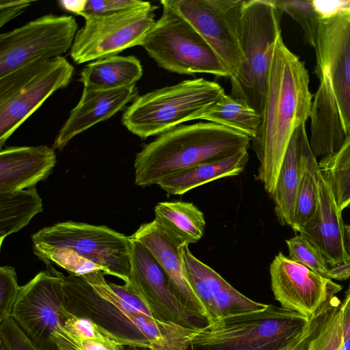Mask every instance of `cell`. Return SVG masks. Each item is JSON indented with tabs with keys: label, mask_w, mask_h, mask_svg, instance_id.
Instances as JSON below:
<instances>
[{
	"label": "cell",
	"mask_w": 350,
	"mask_h": 350,
	"mask_svg": "<svg viewBox=\"0 0 350 350\" xmlns=\"http://www.w3.org/2000/svg\"><path fill=\"white\" fill-rule=\"evenodd\" d=\"M312 97L304 62L285 45L275 44L262 120L252 146L259 162L256 178L271 196L291 137L310 114Z\"/></svg>",
	"instance_id": "1"
},
{
	"label": "cell",
	"mask_w": 350,
	"mask_h": 350,
	"mask_svg": "<svg viewBox=\"0 0 350 350\" xmlns=\"http://www.w3.org/2000/svg\"><path fill=\"white\" fill-rule=\"evenodd\" d=\"M252 139L211 122L178 126L145 145L134 161L135 183L148 187L186 169L248 150Z\"/></svg>",
	"instance_id": "2"
},
{
	"label": "cell",
	"mask_w": 350,
	"mask_h": 350,
	"mask_svg": "<svg viewBox=\"0 0 350 350\" xmlns=\"http://www.w3.org/2000/svg\"><path fill=\"white\" fill-rule=\"evenodd\" d=\"M104 275L101 271L64 275V307L77 317L92 320L121 345L147 347L144 329L153 315L124 284L107 282Z\"/></svg>",
	"instance_id": "3"
},
{
	"label": "cell",
	"mask_w": 350,
	"mask_h": 350,
	"mask_svg": "<svg viewBox=\"0 0 350 350\" xmlns=\"http://www.w3.org/2000/svg\"><path fill=\"white\" fill-rule=\"evenodd\" d=\"M310 321L297 312L268 304L262 310L197 327L189 350H280L299 338Z\"/></svg>",
	"instance_id": "4"
},
{
	"label": "cell",
	"mask_w": 350,
	"mask_h": 350,
	"mask_svg": "<svg viewBox=\"0 0 350 350\" xmlns=\"http://www.w3.org/2000/svg\"><path fill=\"white\" fill-rule=\"evenodd\" d=\"M282 13L274 0H243L241 7L239 36L243 60L237 75L230 79V95L261 118L273 49L282 36Z\"/></svg>",
	"instance_id": "5"
},
{
	"label": "cell",
	"mask_w": 350,
	"mask_h": 350,
	"mask_svg": "<svg viewBox=\"0 0 350 350\" xmlns=\"http://www.w3.org/2000/svg\"><path fill=\"white\" fill-rule=\"evenodd\" d=\"M225 94L215 81L186 79L139 95L125 109L121 121L131 133L146 139L184 122L200 120Z\"/></svg>",
	"instance_id": "6"
},
{
	"label": "cell",
	"mask_w": 350,
	"mask_h": 350,
	"mask_svg": "<svg viewBox=\"0 0 350 350\" xmlns=\"http://www.w3.org/2000/svg\"><path fill=\"white\" fill-rule=\"evenodd\" d=\"M142 46L157 65L180 75L206 73L230 79L217 55L196 29L167 0Z\"/></svg>",
	"instance_id": "7"
},
{
	"label": "cell",
	"mask_w": 350,
	"mask_h": 350,
	"mask_svg": "<svg viewBox=\"0 0 350 350\" xmlns=\"http://www.w3.org/2000/svg\"><path fill=\"white\" fill-rule=\"evenodd\" d=\"M64 275L55 270L38 273L21 286L12 317L41 350H80L65 328L70 314L64 306Z\"/></svg>",
	"instance_id": "8"
},
{
	"label": "cell",
	"mask_w": 350,
	"mask_h": 350,
	"mask_svg": "<svg viewBox=\"0 0 350 350\" xmlns=\"http://www.w3.org/2000/svg\"><path fill=\"white\" fill-rule=\"evenodd\" d=\"M73 66L63 56L29 64L0 77V147L57 90L70 83Z\"/></svg>",
	"instance_id": "9"
},
{
	"label": "cell",
	"mask_w": 350,
	"mask_h": 350,
	"mask_svg": "<svg viewBox=\"0 0 350 350\" xmlns=\"http://www.w3.org/2000/svg\"><path fill=\"white\" fill-rule=\"evenodd\" d=\"M33 253L68 249L103 267L105 274L128 283L131 239L105 226L64 221L42 228L31 236Z\"/></svg>",
	"instance_id": "10"
},
{
	"label": "cell",
	"mask_w": 350,
	"mask_h": 350,
	"mask_svg": "<svg viewBox=\"0 0 350 350\" xmlns=\"http://www.w3.org/2000/svg\"><path fill=\"white\" fill-rule=\"evenodd\" d=\"M78 24L68 15L42 16L0 35V77L71 49Z\"/></svg>",
	"instance_id": "11"
},
{
	"label": "cell",
	"mask_w": 350,
	"mask_h": 350,
	"mask_svg": "<svg viewBox=\"0 0 350 350\" xmlns=\"http://www.w3.org/2000/svg\"><path fill=\"white\" fill-rule=\"evenodd\" d=\"M157 7L148 5L85 20L78 29L70 49L75 62L83 64L120 52L142 42L155 23L154 11Z\"/></svg>",
	"instance_id": "12"
},
{
	"label": "cell",
	"mask_w": 350,
	"mask_h": 350,
	"mask_svg": "<svg viewBox=\"0 0 350 350\" xmlns=\"http://www.w3.org/2000/svg\"><path fill=\"white\" fill-rule=\"evenodd\" d=\"M319 88L336 103L347 137L350 135V14L319 18L314 48Z\"/></svg>",
	"instance_id": "13"
},
{
	"label": "cell",
	"mask_w": 350,
	"mask_h": 350,
	"mask_svg": "<svg viewBox=\"0 0 350 350\" xmlns=\"http://www.w3.org/2000/svg\"><path fill=\"white\" fill-rule=\"evenodd\" d=\"M196 29L230 75L243 60L239 26L243 0H167Z\"/></svg>",
	"instance_id": "14"
},
{
	"label": "cell",
	"mask_w": 350,
	"mask_h": 350,
	"mask_svg": "<svg viewBox=\"0 0 350 350\" xmlns=\"http://www.w3.org/2000/svg\"><path fill=\"white\" fill-rule=\"evenodd\" d=\"M124 284L142 299L154 318L191 328L204 326L200 324L203 321L174 293L166 274L151 252L133 239L129 282Z\"/></svg>",
	"instance_id": "15"
},
{
	"label": "cell",
	"mask_w": 350,
	"mask_h": 350,
	"mask_svg": "<svg viewBox=\"0 0 350 350\" xmlns=\"http://www.w3.org/2000/svg\"><path fill=\"white\" fill-rule=\"evenodd\" d=\"M271 289L281 307L312 319L342 287L279 252L269 268Z\"/></svg>",
	"instance_id": "16"
},
{
	"label": "cell",
	"mask_w": 350,
	"mask_h": 350,
	"mask_svg": "<svg viewBox=\"0 0 350 350\" xmlns=\"http://www.w3.org/2000/svg\"><path fill=\"white\" fill-rule=\"evenodd\" d=\"M317 247L325 260L350 278L349 252L341 212L329 186L320 174L317 206L312 217L298 231Z\"/></svg>",
	"instance_id": "17"
},
{
	"label": "cell",
	"mask_w": 350,
	"mask_h": 350,
	"mask_svg": "<svg viewBox=\"0 0 350 350\" xmlns=\"http://www.w3.org/2000/svg\"><path fill=\"white\" fill-rule=\"evenodd\" d=\"M138 96L136 85L108 90L83 88L79 101L57 133L53 148L62 150L74 137L110 118Z\"/></svg>",
	"instance_id": "18"
},
{
	"label": "cell",
	"mask_w": 350,
	"mask_h": 350,
	"mask_svg": "<svg viewBox=\"0 0 350 350\" xmlns=\"http://www.w3.org/2000/svg\"><path fill=\"white\" fill-rule=\"evenodd\" d=\"M130 238L144 245L159 262L173 291L185 306L206 322V310L188 278L183 249L174 245L163 234L157 222L142 224Z\"/></svg>",
	"instance_id": "19"
},
{
	"label": "cell",
	"mask_w": 350,
	"mask_h": 350,
	"mask_svg": "<svg viewBox=\"0 0 350 350\" xmlns=\"http://www.w3.org/2000/svg\"><path fill=\"white\" fill-rule=\"evenodd\" d=\"M56 164L53 148L45 145L8 147L0 152V193L35 187Z\"/></svg>",
	"instance_id": "20"
},
{
	"label": "cell",
	"mask_w": 350,
	"mask_h": 350,
	"mask_svg": "<svg viewBox=\"0 0 350 350\" xmlns=\"http://www.w3.org/2000/svg\"><path fill=\"white\" fill-rule=\"evenodd\" d=\"M305 124L294 131L288 146L278 174L274 191L271 196L279 223L291 227L301 174L302 153L308 139Z\"/></svg>",
	"instance_id": "21"
},
{
	"label": "cell",
	"mask_w": 350,
	"mask_h": 350,
	"mask_svg": "<svg viewBox=\"0 0 350 350\" xmlns=\"http://www.w3.org/2000/svg\"><path fill=\"white\" fill-rule=\"evenodd\" d=\"M154 214L161 232L178 248L197 243L204 234V214L191 202H159L154 207Z\"/></svg>",
	"instance_id": "22"
},
{
	"label": "cell",
	"mask_w": 350,
	"mask_h": 350,
	"mask_svg": "<svg viewBox=\"0 0 350 350\" xmlns=\"http://www.w3.org/2000/svg\"><path fill=\"white\" fill-rule=\"evenodd\" d=\"M249 160L247 150L224 159L198 165L171 174L158 185L169 195H183L213 180L239 175Z\"/></svg>",
	"instance_id": "23"
},
{
	"label": "cell",
	"mask_w": 350,
	"mask_h": 350,
	"mask_svg": "<svg viewBox=\"0 0 350 350\" xmlns=\"http://www.w3.org/2000/svg\"><path fill=\"white\" fill-rule=\"evenodd\" d=\"M142 75L143 68L136 57L117 55L88 64L79 80L84 88L108 90L135 85Z\"/></svg>",
	"instance_id": "24"
},
{
	"label": "cell",
	"mask_w": 350,
	"mask_h": 350,
	"mask_svg": "<svg viewBox=\"0 0 350 350\" xmlns=\"http://www.w3.org/2000/svg\"><path fill=\"white\" fill-rule=\"evenodd\" d=\"M191 262L202 277L218 317H224L262 310L267 307L254 301L232 287L214 269L204 264L190 252Z\"/></svg>",
	"instance_id": "25"
},
{
	"label": "cell",
	"mask_w": 350,
	"mask_h": 350,
	"mask_svg": "<svg viewBox=\"0 0 350 350\" xmlns=\"http://www.w3.org/2000/svg\"><path fill=\"white\" fill-rule=\"evenodd\" d=\"M340 300L334 296L310 319L299 350H340L343 342Z\"/></svg>",
	"instance_id": "26"
},
{
	"label": "cell",
	"mask_w": 350,
	"mask_h": 350,
	"mask_svg": "<svg viewBox=\"0 0 350 350\" xmlns=\"http://www.w3.org/2000/svg\"><path fill=\"white\" fill-rule=\"evenodd\" d=\"M42 211V200L36 187L0 193V246L5 238L25 227Z\"/></svg>",
	"instance_id": "27"
},
{
	"label": "cell",
	"mask_w": 350,
	"mask_h": 350,
	"mask_svg": "<svg viewBox=\"0 0 350 350\" xmlns=\"http://www.w3.org/2000/svg\"><path fill=\"white\" fill-rule=\"evenodd\" d=\"M320 174L317 158L312 152L308 139L303 147L301 179L295 201L293 219L291 226L295 232H298L315 213L318 202Z\"/></svg>",
	"instance_id": "28"
},
{
	"label": "cell",
	"mask_w": 350,
	"mask_h": 350,
	"mask_svg": "<svg viewBox=\"0 0 350 350\" xmlns=\"http://www.w3.org/2000/svg\"><path fill=\"white\" fill-rule=\"evenodd\" d=\"M200 120L234 129L252 140L258 133L262 118L254 109L225 94Z\"/></svg>",
	"instance_id": "29"
},
{
	"label": "cell",
	"mask_w": 350,
	"mask_h": 350,
	"mask_svg": "<svg viewBox=\"0 0 350 350\" xmlns=\"http://www.w3.org/2000/svg\"><path fill=\"white\" fill-rule=\"evenodd\" d=\"M318 164L342 213L350 205V135L336 153L321 158Z\"/></svg>",
	"instance_id": "30"
},
{
	"label": "cell",
	"mask_w": 350,
	"mask_h": 350,
	"mask_svg": "<svg viewBox=\"0 0 350 350\" xmlns=\"http://www.w3.org/2000/svg\"><path fill=\"white\" fill-rule=\"evenodd\" d=\"M286 243L288 249V258L292 260L301 263L329 279L347 280L339 268L328 262L320 250L301 234L286 240Z\"/></svg>",
	"instance_id": "31"
},
{
	"label": "cell",
	"mask_w": 350,
	"mask_h": 350,
	"mask_svg": "<svg viewBox=\"0 0 350 350\" xmlns=\"http://www.w3.org/2000/svg\"><path fill=\"white\" fill-rule=\"evenodd\" d=\"M274 3L282 12H286L298 23L305 39L314 49L321 17L314 1L274 0Z\"/></svg>",
	"instance_id": "32"
},
{
	"label": "cell",
	"mask_w": 350,
	"mask_h": 350,
	"mask_svg": "<svg viewBox=\"0 0 350 350\" xmlns=\"http://www.w3.org/2000/svg\"><path fill=\"white\" fill-rule=\"evenodd\" d=\"M35 254L47 265L49 262H53L75 275L83 276L96 271H101L105 274L103 267L68 249L46 250Z\"/></svg>",
	"instance_id": "33"
},
{
	"label": "cell",
	"mask_w": 350,
	"mask_h": 350,
	"mask_svg": "<svg viewBox=\"0 0 350 350\" xmlns=\"http://www.w3.org/2000/svg\"><path fill=\"white\" fill-rule=\"evenodd\" d=\"M148 1L135 0H85L82 12L79 16L85 20L99 16H105L147 6Z\"/></svg>",
	"instance_id": "34"
},
{
	"label": "cell",
	"mask_w": 350,
	"mask_h": 350,
	"mask_svg": "<svg viewBox=\"0 0 350 350\" xmlns=\"http://www.w3.org/2000/svg\"><path fill=\"white\" fill-rule=\"evenodd\" d=\"M20 288L14 268L11 266H1L0 323L12 317V309Z\"/></svg>",
	"instance_id": "35"
},
{
	"label": "cell",
	"mask_w": 350,
	"mask_h": 350,
	"mask_svg": "<svg viewBox=\"0 0 350 350\" xmlns=\"http://www.w3.org/2000/svg\"><path fill=\"white\" fill-rule=\"evenodd\" d=\"M64 326L75 342L77 340L111 338L92 320L85 317H77L72 313H70L66 319Z\"/></svg>",
	"instance_id": "36"
},
{
	"label": "cell",
	"mask_w": 350,
	"mask_h": 350,
	"mask_svg": "<svg viewBox=\"0 0 350 350\" xmlns=\"http://www.w3.org/2000/svg\"><path fill=\"white\" fill-rule=\"evenodd\" d=\"M0 338L9 350H41L27 338L12 317L0 323Z\"/></svg>",
	"instance_id": "37"
},
{
	"label": "cell",
	"mask_w": 350,
	"mask_h": 350,
	"mask_svg": "<svg viewBox=\"0 0 350 350\" xmlns=\"http://www.w3.org/2000/svg\"><path fill=\"white\" fill-rule=\"evenodd\" d=\"M32 3L31 1H0V27L21 14Z\"/></svg>",
	"instance_id": "38"
},
{
	"label": "cell",
	"mask_w": 350,
	"mask_h": 350,
	"mask_svg": "<svg viewBox=\"0 0 350 350\" xmlns=\"http://www.w3.org/2000/svg\"><path fill=\"white\" fill-rule=\"evenodd\" d=\"M75 342L80 350H120L122 346L111 338L77 340Z\"/></svg>",
	"instance_id": "39"
},
{
	"label": "cell",
	"mask_w": 350,
	"mask_h": 350,
	"mask_svg": "<svg viewBox=\"0 0 350 350\" xmlns=\"http://www.w3.org/2000/svg\"><path fill=\"white\" fill-rule=\"evenodd\" d=\"M340 310L342 318L343 339L350 336V285L345 297L341 303Z\"/></svg>",
	"instance_id": "40"
},
{
	"label": "cell",
	"mask_w": 350,
	"mask_h": 350,
	"mask_svg": "<svg viewBox=\"0 0 350 350\" xmlns=\"http://www.w3.org/2000/svg\"><path fill=\"white\" fill-rule=\"evenodd\" d=\"M58 3L61 8L67 10L68 12L74 13L77 15L83 10L85 0H77V1H59Z\"/></svg>",
	"instance_id": "41"
},
{
	"label": "cell",
	"mask_w": 350,
	"mask_h": 350,
	"mask_svg": "<svg viewBox=\"0 0 350 350\" xmlns=\"http://www.w3.org/2000/svg\"><path fill=\"white\" fill-rule=\"evenodd\" d=\"M306 330L299 338H298L297 340H296L295 341H294L289 345H288V346L285 347L284 348L280 349V350H299L301 343L304 339Z\"/></svg>",
	"instance_id": "42"
},
{
	"label": "cell",
	"mask_w": 350,
	"mask_h": 350,
	"mask_svg": "<svg viewBox=\"0 0 350 350\" xmlns=\"http://www.w3.org/2000/svg\"><path fill=\"white\" fill-rule=\"evenodd\" d=\"M120 350H151L148 347H131L122 345Z\"/></svg>",
	"instance_id": "43"
},
{
	"label": "cell",
	"mask_w": 350,
	"mask_h": 350,
	"mask_svg": "<svg viewBox=\"0 0 350 350\" xmlns=\"http://www.w3.org/2000/svg\"><path fill=\"white\" fill-rule=\"evenodd\" d=\"M345 236L347 247L350 253V225H345Z\"/></svg>",
	"instance_id": "44"
},
{
	"label": "cell",
	"mask_w": 350,
	"mask_h": 350,
	"mask_svg": "<svg viewBox=\"0 0 350 350\" xmlns=\"http://www.w3.org/2000/svg\"><path fill=\"white\" fill-rule=\"evenodd\" d=\"M343 347L345 350H350V336L343 339Z\"/></svg>",
	"instance_id": "45"
},
{
	"label": "cell",
	"mask_w": 350,
	"mask_h": 350,
	"mask_svg": "<svg viewBox=\"0 0 350 350\" xmlns=\"http://www.w3.org/2000/svg\"><path fill=\"white\" fill-rule=\"evenodd\" d=\"M0 350H9L4 341L0 338Z\"/></svg>",
	"instance_id": "46"
},
{
	"label": "cell",
	"mask_w": 350,
	"mask_h": 350,
	"mask_svg": "<svg viewBox=\"0 0 350 350\" xmlns=\"http://www.w3.org/2000/svg\"><path fill=\"white\" fill-rule=\"evenodd\" d=\"M340 350H345V349H344V347H343V342H342V346H341V347H340Z\"/></svg>",
	"instance_id": "47"
}]
</instances>
